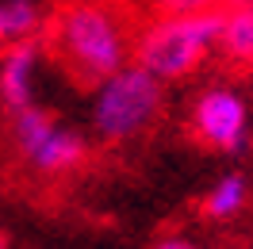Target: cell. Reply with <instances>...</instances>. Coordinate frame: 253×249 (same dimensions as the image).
Here are the masks:
<instances>
[{"label": "cell", "mask_w": 253, "mask_h": 249, "mask_svg": "<svg viewBox=\"0 0 253 249\" xmlns=\"http://www.w3.org/2000/svg\"><path fill=\"white\" fill-rule=\"evenodd\" d=\"M42 69H46V42L42 39L0 50V104L8 111L35 108Z\"/></svg>", "instance_id": "8992f818"}, {"label": "cell", "mask_w": 253, "mask_h": 249, "mask_svg": "<svg viewBox=\"0 0 253 249\" xmlns=\"http://www.w3.org/2000/svg\"><path fill=\"white\" fill-rule=\"evenodd\" d=\"M138 16L126 0H58L46 16V54L69 77L92 88L130 65Z\"/></svg>", "instance_id": "6da1fadb"}, {"label": "cell", "mask_w": 253, "mask_h": 249, "mask_svg": "<svg viewBox=\"0 0 253 249\" xmlns=\"http://www.w3.org/2000/svg\"><path fill=\"white\" fill-rule=\"evenodd\" d=\"M222 12H196V16H150L138 19L134 54L130 62L154 73L161 84H176L200 73L211 54H219Z\"/></svg>", "instance_id": "7a4b0ae2"}, {"label": "cell", "mask_w": 253, "mask_h": 249, "mask_svg": "<svg viewBox=\"0 0 253 249\" xmlns=\"http://www.w3.org/2000/svg\"><path fill=\"white\" fill-rule=\"evenodd\" d=\"M12 150L35 176H69L88 161V138L77 126L62 123L42 104L12 111Z\"/></svg>", "instance_id": "277c9868"}, {"label": "cell", "mask_w": 253, "mask_h": 249, "mask_svg": "<svg viewBox=\"0 0 253 249\" xmlns=\"http://www.w3.org/2000/svg\"><path fill=\"white\" fill-rule=\"evenodd\" d=\"M253 0H219V12H234V8H250Z\"/></svg>", "instance_id": "7c38bea8"}, {"label": "cell", "mask_w": 253, "mask_h": 249, "mask_svg": "<svg viewBox=\"0 0 253 249\" xmlns=\"http://www.w3.org/2000/svg\"><path fill=\"white\" fill-rule=\"evenodd\" d=\"M250 100L246 92L230 81H211L204 84L188 111V130L192 138L215 150V154H242L250 142Z\"/></svg>", "instance_id": "5b68a950"}, {"label": "cell", "mask_w": 253, "mask_h": 249, "mask_svg": "<svg viewBox=\"0 0 253 249\" xmlns=\"http://www.w3.org/2000/svg\"><path fill=\"white\" fill-rule=\"evenodd\" d=\"M150 249H200L192 238H184V234H169V238H158Z\"/></svg>", "instance_id": "8fae6325"}, {"label": "cell", "mask_w": 253, "mask_h": 249, "mask_svg": "<svg viewBox=\"0 0 253 249\" xmlns=\"http://www.w3.org/2000/svg\"><path fill=\"white\" fill-rule=\"evenodd\" d=\"M161 111H165V84L134 62L88 88V126L108 146H126L150 134Z\"/></svg>", "instance_id": "3957f363"}, {"label": "cell", "mask_w": 253, "mask_h": 249, "mask_svg": "<svg viewBox=\"0 0 253 249\" xmlns=\"http://www.w3.org/2000/svg\"><path fill=\"white\" fill-rule=\"evenodd\" d=\"M158 16H196V12H219V0H146Z\"/></svg>", "instance_id": "30bf717a"}, {"label": "cell", "mask_w": 253, "mask_h": 249, "mask_svg": "<svg viewBox=\"0 0 253 249\" xmlns=\"http://www.w3.org/2000/svg\"><path fill=\"white\" fill-rule=\"evenodd\" d=\"M46 8L42 0H0V50L42 39Z\"/></svg>", "instance_id": "52a82bcc"}, {"label": "cell", "mask_w": 253, "mask_h": 249, "mask_svg": "<svg viewBox=\"0 0 253 249\" xmlns=\"http://www.w3.org/2000/svg\"><path fill=\"white\" fill-rule=\"evenodd\" d=\"M219 54L238 69H253V4L222 12V31H219Z\"/></svg>", "instance_id": "9c48e42d"}, {"label": "cell", "mask_w": 253, "mask_h": 249, "mask_svg": "<svg viewBox=\"0 0 253 249\" xmlns=\"http://www.w3.org/2000/svg\"><path fill=\"white\" fill-rule=\"evenodd\" d=\"M250 196H253V180L242 169H230L207 188L204 215L211 218V222H230V218H238L246 207H250Z\"/></svg>", "instance_id": "ba28073f"}]
</instances>
